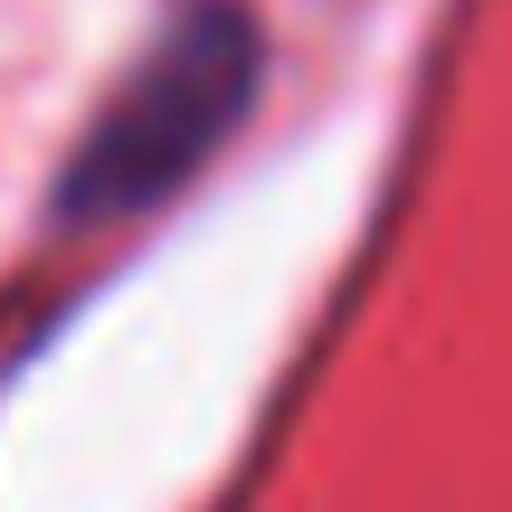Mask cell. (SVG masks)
Segmentation results:
<instances>
[{"label":"cell","instance_id":"cell-1","mask_svg":"<svg viewBox=\"0 0 512 512\" xmlns=\"http://www.w3.org/2000/svg\"><path fill=\"white\" fill-rule=\"evenodd\" d=\"M256 76H266V29L238 0H190L143 48V67L105 95L86 143L67 152L57 219L67 228H114V219H143L152 200H171L238 133V114L256 105Z\"/></svg>","mask_w":512,"mask_h":512}]
</instances>
